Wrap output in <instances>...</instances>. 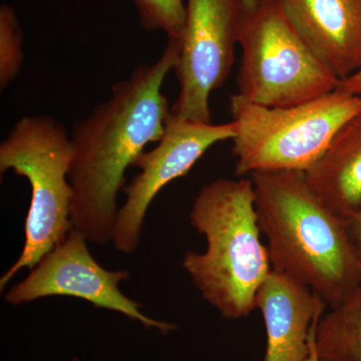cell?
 <instances>
[{
  "label": "cell",
  "instance_id": "cell-1",
  "mask_svg": "<svg viewBox=\"0 0 361 361\" xmlns=\"http://www.w3.org/2000/svg\"><path fill=\"white\" fill-rule=\"evenodd\" d=\"M178 59L177 42L169 39L156 63L137 66L113 85L106 101L73 126L71 223L92 243L113 241L126 171L163 135L171 109L161 89Z\"/></svg>",
  "mask_w": 361,
  "mask_h": 361
},
{
  "label": "cell",
  "instance_id": "cell-2",
  "mask_svg": "<svg viewBox=\"0 0 361 361\" xmlns=\"http://www.w3.org/2000/svg\"><path fill=\"white\" fill-rule=\"evenodd\" d=\"M272 270L320 297L327 307L361 285V262L349 221L332 211L297 171L249 176Z\"/></svg>",
  "mask_w": 361,
  "mask_h": 361
},
{
  "label": "cell",
  "instance_id": "cell-3",
  "mask_svg": "<svg viewBox=\"0 0 361 361\" xmlns=\"http://www.w3.org/2000/svg\"><path fill=\"white\" fill-rule=\"evenodd\" d=\"M190 222L205 237L206 250L187 252L183 268L223 318L246 317L256 310L259 288L272 271L250 178L205 185L195 198Z\"/></svg>",
  "mask_w": 361,
  "mask_h": 361
},
{
  "label": "cell",
  "instance_id": "cell-4",
  "mask_svg": "<svg viewBox=\"0 0 361 361\" xmlns=\"http://www.w3.org/2000/svg\"><path fill=\"white\" fill-rule=\"evenodd\" d=\"M229 103L235 174L240 177L268 171L307 172L342 126L361 110L360 97L339 90L279 108L252 103L238 94Z\"/></svg>",
  "mask_w": 361,
  "mask_h": 361
},
{
  "label": "cell",
  "instance_id": "cell-5",
  "mask_svg": "<svg viewBox=\"0 0 361 361\" xmlns=\"http://www.w3.org/2000/svg\"><path fill=\"white\" fill-rule=\"evenodd\" d=\"M73 149L61 123L49 116H23L0 145V173L25 177L32 188L25 242L18 261L0 279V290L18 271L33 269L73 230V190L68 182Z\"/></svg>",
  "mask_w": 361,
  "mask_h": 361
},
{
  "label": "cell",
  "instance_id": "cell-6",
  "mask_svg": "<svg viewBox=\"0 0 361 361\" xmlns=\"http://www.w3.org/2000/svg\"><path fill=\"white\" fill-rule=\"evenodd\" d=\"M239 45V96L261 106H296L337 90L339 78L297 32L278 0H255Z\"/></svg>",
  "mask_w": 361,
  "mask_h": 361
},
{
  "label": "cell",
  "instance_id": "cell-7",
  "mask_svg": "<svg viewBox=\"0 0 361 361\" xmlns=\"http://www.w3.org/2000/svg\"><path fill=\"white\" fill-rule=\"evenodd\" d=\"M255 0H186L184 26L177 42L175 71L179 94L173 115L212 123L211 94L225 84L235 47Z\"/></svg>",
  "mask_w": 361,
  "mask_h": 361
},
{
  "label": "cell",
  "instance_id": "cell-8",
  "mask_svg": "<svg viewBox=\"0 0 361 361\" xmlns=\"http://www.w3.org/2000/svg\"><path fill=\"white\" fill-rule=\"evenodd\" d=\"M87 242L82 233L73 229L23 282L7 292V302L18 305L44 297H77L97 308L122 313L146 329H157L163 334L175 331L176 325L145 315L142 304L121 291L120 284L130 276L129 271L104 269L90 253Z\"/></svg>",
  "mask_w": 361,
  "mask_h": 361
},
{
  "label": "cell",
  "instance_id": "cell-9",
  "mask_svg": "<svg viewBox=\"0 0 361 361\" xmlns=\"http://www.w3.org/2000/svg\"><path fill=\"white\" fill-rule=\"evenodd\" d=\"M234 123L196 122L169 116L157 146L139 157L135 166L140 173L125 188L127 201L116 216L114 245L123 253L135 251L142 224L152 202L164 187L183 177L211 147L233 140Z\"/></svg>",
  "mask_w": 361,
  "mask_h": 361
},
{
  "label": "cell",
  "instance_id": "cell-10",
  "mask_svg": "<svg viewBox=\"0 0 361 361\" xmlns=\"http://www.w3.org/2000/svg\"><path fill=\"white\" fill-rule=\"evenodd\" d=\"M326 308L308 287L271 271L256 296V310L263 316L267 336L262 361L307 360L316 323Z\"/></svg>",
  "mask_w": 361,
  "mask_h": 361
},
{
  "label": "cell",
  "instance_id": "cell-11",
  "mask_svg": "<svg viewBox=\"0 0 361 361\" xmlns=\"http://www.w3.org/2000/svg\"><path fill=\"white\" fill-rule=\"evenodd\" d=\"M317 58L339 80L361 68V0H278Z\"/></svg>",
  "mask_w": 361,
  "mask_h": 361
},
{
  "label": "cell",
  "instance_id": "cell-12",
  "mask_svg": "<svg viewBox=\"0 0 361 361\" xmlns=\"http://www.w3.org/2000/svg\"><path fill=\"white\" fill-rule=\"evenodd\" d=\"M306 179L339 216L350 220L361 209V110L344 123Z\"/></svg>",
  "mask_w": 361,
  "mask_h": 361
},
{
  "label": "cell",
  "instance_id": "cell-13",
  "mask_svg": "<svg viewBox=\"0 0 361 361\" xmlns=\"http://www.w3.org/2000/svg\"><path fill=\"white\" fill-rule=\"evenodd\" d=\"M313 346L327 361H361V285L319 318Z\"/></svg>",
  "mask_w": 361,
  "mask_h": 361
},
{
  "label": "cell",
  "instance_id": "cell-14",
  "mask_svg": "<svg viewBox=\"0 0 361 361\" xmlns=\"http://www.w3.org/2000/svg\"><path fill=\"white\" fill-rule=\"evenodd\" d=\"M23 32L13 7L0 6V87L7 85L20 73L23 61Z\"/></svg>",
  "mask_w": 361,
  "mask_h": 361
},
{
  "label": "cell",
  "instance_id": "cell-15",
  "mask_svg": "<svg viewBox=\"0 0 361 361\" xmlns=\"http://www.w3.org/2000/svg\"><path fill=\"white\" fill-rule=\"evenodd\" d=\"M140 23L148 32L167 33L169 39H178L186 16V0H135Z\"/></svg>",
  "mask_w": 361,
  "mask_h": 361
},
{
  "label": "cell",
  "instance_id": "cell-16",
  "mask_svg": "<svg viewBox=\"0 0 361 361\" xmlns=\"http://www.w3.org/2000/svg\"><path fill=\"white\" fill-rule=\"evenodd\" d=\"M337 90L361 99V68L353 75L339 80Z\"/></svg>",
  "mask_w": 361,
  "mask_h": 361
},
{
  "label": "cell",
  "instance_id": "cell-17",
  "mask_svg": "<svg viewBox=\"0 0 361 361\" xmlns=\"http://www.w3.org/2000/svg\"><path fill=\"white\" fill-rule=\"evenodd\" d=\"M349 229L361 262V209L360 212L349 220Z\"/></svg>",
  "mask_w": 361,
  "mask_h": 361
},
{
  "label": "cell",
  "instance_id": "cell-18",
  "mask_svg": "<svg viewBox=\"0 0 361 361\" xmlns=\"http://www.w3.org/2000/svg\"><path fill=\"white\" fill-rule=\"evenodd\" d=\"M313 334H314V332H313ZM306 361H327V360H323V358H320L319 356L317 355V353H315L314 346H313V337H312V349H311L310 357H308L307 360H306Z\"/></svg>",
  "mask_w": 361,
  "mask_h": 361
}]
</instances>
